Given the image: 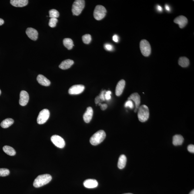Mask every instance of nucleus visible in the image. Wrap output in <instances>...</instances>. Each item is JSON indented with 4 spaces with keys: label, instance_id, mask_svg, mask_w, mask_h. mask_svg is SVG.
<instances>
[{
    "label": "nucleus",
    "instance_id": "f257e3e1",
    "mask_svg": "<svg viewBox=\"0 0 194 194\" xmlns=\"http://www.w3.org/2000/svg\"><path fill=\"white\" fill-rule=\"evenodd\" d=\"M52 179V176L48 174L38 175L34 181V186L36 188L40 187L49 183Z\"/></svg>",
    "mask_w": 194,
    "mask_h": 194
},
{
    "label": "nucleus",
    "instance_id": "f03ea898",
    "mask_svg": "<svg viewBox=\"0 0 194 194\" xmlns=\"http://www.w3.org/2000/svg\"><path fill=\"white\" fill-rule=\"evenodd\" d=\"M106 133L103 130H100L96 132L90 139V142L94 146L100 144L106 137Z\"/></svg>",
    "mask_w": 194,
    "mask_h": 194
},
{
    "label": "nucleus",
    "instance_id": "7ed1b4c3",
    "mask_svg": "<svg viewBox=\"0 0 194 194\" xmlns=\"http://www.w3.org/2000/svg\"><path fill=\"white\" fill-rule=\"evenodd\" d=\"M138 117L140 122H146L149 119V111L146 105H143L139 107L138 110Z\"/></svg>",
    "mask_w": 194,
    "mask_h": 194
},
{
    "label": "nucleus",
    "instance_id": "20e7f679",
    "mask_svg": "<svg viewBox=\"0 0 194 194\" xmlns=\"http://www.w3.org/2000/svg\"><path fill=\"white\" fill-rule=\"evenodd\" d=\"M85 6V1L84 0H76L74 2L72 7V12L73 15H78L82 12Z\"/></svg>",
    "mask_w": 194,
    "mask_h": 194
},
{
    "label": "nucleus",
    "instance_id": "39448f33",
    "mask_svg": "<svg viewBox=\"0 0 194 194\" xmlns=\"http://www.w3.org/2000/svg\"><path fill=\"white\" fill-rule=\"evenodd\" d=\"M106 13V9L102 5H97L94 11V18L97 20H100L104 18Z\"/></svg>",
    "mask_w": 194,
    "mask_h": 194
},
{
    "label": "nucleus",
    "instance_id": "423d86ee",
    "mask_svg": "<svg viewBox=\"0 0 194 194\" xmlns=\"http://www.w3.org/2000/svg\"><path fill=\"white\" fill-rule=\"evenodd\" d=\"M140 49L144 56L148 57L151 53V47L149 42L146 40H142L140 42Z\"/></svg>",
    "mask_w": 194,
    "mask_h": 194
},
{
    "label": "nucleus",
    "instance_id": "0eeeda50",
    "mask_svg": "<svg viewBox=\"0 0 194 194\" xmlns=\"http://www.w3.org/2000/svg\"><path fill=\"white\" fill-rule=\"evenodd\" d=\"M50 112L47 109H44L40 112L37 118V123L39 125L45 123L49 118Z\"/></svg>",
    "mask_w": 194,
    "mask_h": 194
},
{
    "label": "nucleus",
    "instance_id": "6e6552de",
    "mask_svg": "<svg viewBox=\"0 0 194 194\" xmlns=\"http://www.w3.org/2000/svg\"><path fill=\"white\" fill-rule=\"evenodd\" d=\"M52 142L57 147L62 149L65 147V142L62 137L57 135H53L51 138Z\"/></svg>",
    "mask_w": 194,
    "mask_h": 194
},
{
    "label": "nucleus",
    "instance_id": "1a4fd4ad",
    "mask_svg": "<svg viewBox=\"0 0 194 194\" xmlns=\"http://www.w3.org/2000/svg\"><path fill=\"white\" fill-rule=\"evenodd\" d=\"M85 88L83 85H74L70 88L68 93L71 95H78L82 93L85 89Z\"/></svg>",
    "mask_w": 194,
    "mask_h": 194
},
{
    "label": "nucleus",
    "instance_id": "9d476101",
    "mask_svg": "<svg viewBox=\"0 0 194 194\" xmlns=\"http://www.w3.org/2000/svg\"><path fill=\"white\" fill-rule=\"evenodd\" d=\"M128 100H132L135 102V112H136L139 108L141 102V98L137 93H134L130 96L128 98Z\"/></svg>",
    "mask_w": 194,
    "mask_h": 194
},
{
    "label": "nucleus",
    "instance_id": "9b49d317",
    "mask_svg": "<svg viewBox=\"0 0 194 194\" xmlns=\"http://www.w3.org/2000/svg\"><path fill=\"white\" fill-rule=\"evenodd\" d=\"M29 95L26 91H21L20 94V104L22 106H25L28 104L29 101Z\"/></svg>",
    "mask_w": 194,
    "mask_h": 194
},
{
    "label": "nucleus",
    "instance_id": "f8f14e48",
    "mask_svg": "<svg viewBox=\"0 0 194 194\" xmlns=\"http://www.w3.org/2000/svg\"><path fill=\"white\" fill-rule=\"evenodd\" d=\"M174 22L175 23L178 24L180 28H182L187 24L188 20L186 17L183 15H179L174 20Z\"/></svg>",
    "mask_w": 194,
    "mask_h": 194
},
{
    "label": "nucleus",
    "instance_id": "ddd939ff",
    "mask_svg": "<svg viewBox=\"0 0 194 194\" xmlns=\"http://www.w3.org/2000/svg\"><path fill=\"white\" fill-rule=\"evenodd\" d=\"M26 32L28 38L33 40L36 41L38 39V31L34 28H28L26 29Z\"/></svg>",
    "mask_w": 194,
    "mask_h": 194
},
{
    "label": "nucleus",
    "instance_id": "4468645a",
    "mask_svg": "<svg viewBox=\"0 0 194 194\" xmlns=\"http://www.w3.org/2000/svg\"><path fill=\"white\" fill-rule=\"evenodd\" d=\"M125 85V81L123 79L121 80L117 84L115 94L117 96H119L122 95Z\"/></svg>",
    "mask_w": 194,
    "mask_h": 194
},
{
    "label": "nucleus",
    "instance_id": "2eb2a0df",
    "mask_svg": "<svg viewBox=\"0 0 194 194\" xmlns=\"http://www.w3.org/2000/svg\"><path fill=\"white\" fill-rule=\"evenodd\" d=\"M93 110L91 107L87 108L86 111L84 113L83 118L84 121L86 123H89L92 119Z\"/></svg>",
    "mask_w": 194,
    "mask_h": 194
},
{
    "label": "nucleus",
    "instance_id": "dca6fc26",
    "mask_svg": "<svg viewBox=\"0 0 194 194\" xmlns=\"http://www.w3.org/2000/svg\"><path fill=\"white\" fill-rule=\"evenodd\" d=\"M84 185L86 188H94L98 187V183L96 180L88 179L84 181Z\"/></svg>",
    "mask_w": 194,
    "mask_h": 194
},
{
    "label": "nucleus",
    "instance_id": "f3484780",
    "mask_svg": "<svg viewBox=\"0 0 194 194\" xmlns=\"http://www.w3.org/2000/svg\"><path fill=\"white\" fill-rule=\"evenodd\" d=\"M11 5L17 7H22L26 6L28 3V0H11Z\"/></svg>",
    "mask_w": 194,
    "mask_h": 194
},
{
    "label": "nucleus",
    "instance_id": "a211bd4d",
    "mask_svg": "<svg viewBox=\"0 0 194 194\" xmlns=\"http://www.w3.org/2000/svg\"><path fill=\"white\" fill-rule=\"evenodd\" d=\"M37 80L38 83L44 86H48L51 85V81L42 75H38L37 77Z\"/></svg>",
    "mask_w": 194,
    "mask_h": 194
},
{
    "label": "nucleus",
    "instance_id": "6ab92c4d",
    "mask_svg": "<svg viewBox=\"0 0 194 194\" xmlns=\"http://www.w3.org/2000/svg\"><path fill=\"white\" fill-rule=\"evenodd\" d=\"M74 61L72 60L68 59L63 61L59 65L61 69L63 70L69 69L74 64Z\"/></svg>",
    "mask_w": 194,
    "mask_h": 194
},
{
    "label": "nucleus",
    "instance_id": "aec40b11",
    "mask_svg": "<svg viewBox=\"0 0 194 194\" xmlns=\"http://www.w3.org/2000/svg\"><path fill=\"white\" fill-rule=\"evenodd\" d=\"M184 140V138L182 135H175L173 137L172 143L174 146L181 145L183 143Z\"/></svg>",
    "mask_w": 194,
    "mask_h": 194
},
{
    "label": "nucleus",
    "instance_id": "412c9836",
    "mask_svg": "<svg viewBox=\"0 0 194 194\" xmlns=\"http://www.w3.org/2000/svg\"><path fill=\"white\" fill-rule=\"evenodd\" d=\"M127 158L124 155H121L118 160V166L119 169H122L125 167L126 164Z\"/></svg>",
    "mask_w": 194,
    "mask_h": 194
},
{
    "label": "nucleus",
    "instance_id": "4be33fe9",
    "mask_svg": "<svg viewBox=\"0 0 194 194\" xmlns=\"http://www.w3.org/2000/svg\"><path fill=\"white\" fill-rule=\"evenodd\" d=\"M14 120L12 118H7L4 120L1 124V126L2 128H7L9 127L14 123Z\"/></svg>",
    "mask_w": 194,
    "mask_h": 194
},
{
    "label": "nucleus",
    "instance_id": "5701e85b",
    "mask_svg": "<svg viewBox=\"0 0 194 194\" xmlns=\"http://www.w3.org/2000/svg\"><path fill=\"white\" fill-rule=\"evenodd\" d=\"M4 152L9 156H13L15 155L16 154L15 149L13 148L8 146H5L3 148Z\"/></svg>",
    "mask_w": 194,
    "mask_h": 194
},
{
    "label": "nucleus",
    "instance_id": "b1692460",
    "mask_svg": "<svg viewBox=\"0 0 194 194\" xmlns=\"http://www.w3.org/2000/svg\"><path fill=\"white\" fill-rule=\"evenodd\" d=\"M178 64L183 67H186L189 65V60L186 57H181L178 61Z\"/></svg>",
    "mask_w": 194,
    "mask_h": 194
},
{
    "label": "nucleus",
    "instance_id": "393cba45",
    "mask_svg": "<svg viewBox=\"0 0 194 194\" xmlns=\"http://www.w3.org/2000/svg\"><path fill=\"white\" fill-rule=\"evenodd\" d=\"M63 43L64 46L68 50L72 49L74 46L73 41L70 38H65L63 40Z\"/></svg>",
    "mask_w": 194,
    "mask_h": 194
},
{
    "label": "nucleus",
    "instance_id": "a878e982",
    "mask_svg": "<svg viewBox=\"0 0 194 194\" xmlns=\"http://www.w3.org/2000/svg\"><path fill=\"white\" fill-rule=\"evenodd\" d=\"M49 17L51 18H57L59 16V12L57 10L52 9L49 11Z\"/></svg>",
    "mask_w": 194,
    "mask_h": 194
},
{
    "label": "nucleus",
    "instance_id": "bb28decb",
    "mask_svg": "<svg viewBox=\"0 0 194 194\" xmlns=\"http://www.w3.org/2000/svg\"><path fill=\"white\" fill-rule=\"evenodd\" d=\"M91 35L90 34H86V35L83 36L82 37V40L84 43L86 44H88L90 43L91 41Z\"/></svg>",
    "mask_w": 194,
    "mask_h": 194
},
{
    "label": "nucleus",
    "instance_id": "cd10ccee",
    "mask_svg": "<svg viewBox=\"0 0 194 194\" xmlns=\"http://www.w3.org/2000/svg\"><path fill=\"white\" fill-rule=\"evenodd\" d=\"M10 173V171L7 169L0 168V176H7Z\"/></svg>",
    "mask_w": 194,
    "mask_h": 194
},
{
    "label": "nucleus",
    "instance_id": "c85d7f7f",
    "mask_svg": "<svg viewBox=\"0 0 194 194\" xmlns=\"http://www.w3.org/2000/svg\"><path fill=\"white\" fill-rule=\"evenodd\" d=\"M58 21V19L56 18H51L49 23V25L51 28H55L56 26Z\"/></svg>",
    "mask_w": 194,
    "mask_h": 194
},
{
    "label": "nucleus",
    "instance_id": "c756f323",
    "mask_svg": "<svg viewBox=\"0 0 194 194\" xmlns=\"http://www.w3.org/2000/svg\"><path fill=\"white\" fill-rule=\"evenodd\" d=\"M125 107H129L131 109H133L134 107V105L133 102L131 100H128L125 102Z\"/></svg>",
    "mask_w": 194,
    "mask_h": 194
},
{
    "label": "nucleus",
    "instance_id": "7c9ffc66",
    "mask_svg": "<svg viewBox=\"0 0 194 194\" xmlns=\"http://www.w3.org/2000/svg\"><path fill=\"white\" fill-rule=\"evenodd\" d=\"M112 92L110 91H106L105 94V100H109L111 98V94Z\"/></svg>",
    "mask_w": 194,
    "mask_h": 194
},
{
    "label": "nucleus",
    "instance_id": "2f4dec72",
    "mask_svg": "<svg viewBox=\"0 0 194 194\" xmlns=\"http://www.w3.org/2000/svg\"><path fill=\"white\" fill-rule=\"evenodd\" d=\"M106 91L103 90L102 91V92H101L99 96L101 100L102 101H105V92H106Z\"/></svg>",
    "mask_w": 194,
    "mask_h": 194
},
{
    "label": "nucleus",
    "instance_id": "473e14b6",
    "mask_svg": "<svg viewBox=\"0 0 194 194\" xmlns=\"http://www.w3.org/2000/svg\"><path fill=\"white\" fill-rule=\"evenodd\" d=\"M188 150L191 153H194V146L193 145H190L188 146Z\"/></svg>",
    "mask_w": 194,
    "mask_h": 194
},
{
    "label": "nucleus",
    "instance_id": "72a5a7b5",
    "mask_svg": "<svg viewBox=\"0 0 194 194\" xmlns=\"http://www.w3.org/2000/svg\"><path fill=\"white\" fill-rule=\"evenodd\" d=\"M105 48L106 50L108 51H112L113 49V47H112V45L110 44H105Z\"/></svg>",
    "mask_w": 194,
    "mask_h": 194
},
{
    "label": "nucleus",
    "instance_id": "f704fd0d",
    "mask_svg": "<svg viewBox=\"0 0 194 194\" xmlns=\"http://www.w3.org/2000/svg\"><path fill=\"white\" fill-rule=\"evenodd\" d=\"M99 106H100L101 109H102V110H104L106 109L107 108L108 105L106 104H102L101 103H99Z\"/></svg>",
    "mask_w": 194,
    "mask_h": 194
},
{
    "label": "nucleus",
    "instance_id": "c9c22d12",
    "mask_svg": "<svg viewBox=\"0 0 194 194\" xmlns=\"http://www.w3.org/2000/svg\"><path fill=\"white\" fill-rule=\"evenodd\" d=\"M101 100L99 96H97L95 98V103L96 104H98L100 103Z\"/></svg>",
    "mask_w": 194,
    "mask_h": 194
},
{
    "label": "nucleus",
    "instance_id": "e433bc0d",
    "mask_svg": "<svg viewBox=\"0 0 194 194\" xmlns=\"http://www.w3.org/2000/svg\"><path fill=\"white\" fill-rule=\"evenodd\" d=\"M112 40H113L115 42H118V40H119V38H118V35H114L113 37H112Z\"/></svg>",
    "mask_w": 194,
    "mask_h": 194
},
{
    "label": "nucleus",
    "instance_id": "4c0bfd02",
    "mask_svg": "<svg viewBox=\"0 0 194 194\" xmlns=\"http://www.w3.org/2000/svg\"><path fill=\"white\" fill-rule=\"evenodd\" d=\"M157 8L159 12H162V7L160 6V5H158L157 6Z\"/></svg>",
    "mask_w": 194,
    "mask_h": 194
},
{
    "label": "nucleus",
    "instance_id": "58836bf2",
    "mask_svg": "<svg viewBox=\"0 0 194 194\" xmlns=\"http://www.w3.org/2000/svg\"><path fill=\"white\" fill-rule=\"evenodd\" d=\"M165 9L167 11H170V8L169 7V5H165Z\"/></svg>",
    "mask_w": 194,
    "mask_h": 194
},
{
    "label": "nucleus",
    "instance_id": "ea45409f",
    "mask_svg": "<svg viewBox=\"0 0 194 194\" xmlns=\"http://www.w3.org/2000/svg\"><path fill=\"white\" fill-rule=\"evenodd\" d=\"M4 23V21L2 19L0 18V26L3 25Z\"/></svg>",
    "mask_w": 194,
    "mask_h": 194
},
{
    "label": "nucleus",
    "instance_id": "a19ab883",
    "mask_svg": "<svg viewBox=\"0 0 194 194\" xmlns=\"http://www.w3.org/2000/svg\"><path fill=\"white\" fill-rule=\"evenodd\" d=\"M189 194H194V190H193L192 191H191L190 192V193Z\"/></svg>",
    "mask_w": 194,
    "mask_h": 194
},
{
    "label": "nucleus",
    "instance_id": "79ce46f5",
    "mask_svg": "<svg viewBox=\"0 0 194 194\" xmlns=\"http://www.w3.org/2000/svg\"><path fill=\"white\" fill-rule=\"evenodd\" d=\"M1 90H0V95H1Z\"/></svg>",
    "mask_w": 194,
    "mask_h": 194
},
{
    "label": "nucleus",
    "instance_id": "37998d69",
    "mask_svg": "<svg viewBox=\"0 0 194 194\" xmlns=\"http://www.w3.org/2000/svg\"><path fill=\"white\" fill-rule=\"evenodd\" d=\"M124 194H133L129 193H125Z\"/></svg>",
    "mask_w": 194,
    "mask_h": 194
}]
</instances>
